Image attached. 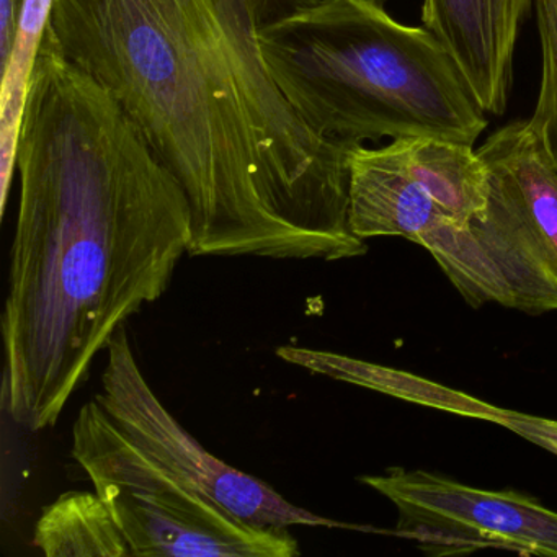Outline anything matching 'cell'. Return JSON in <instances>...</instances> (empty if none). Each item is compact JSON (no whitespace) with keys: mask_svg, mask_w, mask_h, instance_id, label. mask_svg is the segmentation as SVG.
Wrapping results in <instances>:
<instances>
[{"mask_svg":"<svg viewBox=\"0 0 557 557\" xmlns=\"http://www.w3.org/2000/svg\"><path fill=\"white\" fill-rule=\"evenodd\" d=\"M311 2H53L64 57L119 100L184 188L190 257L367 253L348 224L355 146L315 133L263 60L260 32Z\"/></svg>","mask_w":557,"mask_h":557,"instance_id":"cell-1","label":"cell"},{"mask_svg":"<svg viewBox=\"0 0 557 557\" xmlns=\"http://www.w3.org/2000/svg\"><path fill=\"white\" fill-rule=\"evenodd\" d=\"M2 312L4 407L54 426L97 355L158 301L194 239L184 188L119 100L47 28L17 149Z\"/></svg>","mask_w":557,"mask_h":557,"instance_id":"cell-2","label":"cell"},{"mask_svg":"<svg viewBox=\"0 0 557 557\" xmlns=\"http://www.w3.org/2000/svg\"><path fill=\"white\" fill-rule=\"evenodd\" d=\"M286 99L324 138L438 136L475 145L487 119L442 41L381 0H314L260 32Z\"/></svg>","mask_w":557,"mask_h":557,"instance_id":"cell-3","label":"cell"},{"mask_svg":"<svg viewBox=\"0 0 557 557\" xmlns=\"http://www.w3.org/2000/svg\"><path fill=\"white\" fill-rule=\"evenodd\" d=\"M71 455L112 511L133 557H296L288 528L240 520L156 465L96 397L73 425Z\"/></svg>","mask_w":557,"mask_h":557,"instance_id":"cell-4","label":"cell"},{"mask_svg":"<svg viewBox=\"0 0 557 557\" xmlns=\"http://www.w3.org/2000/svg\"><path fill=\"white\" fill-rule=\"evenodd\" d=\"M100 384L102 391L94 397L129 442L169 474L213 498L234 517L259 527L288 530L348 527L292 504L262 479L239 471L203 448L149 386L125 325L107 347Z\"/></svg>","mask_w":557,"mask_h":557,"instance_id":"cell-5","label":"cell"},{"mask_svg":"<svg viewBox=\"0 0 557 557\" xmlns=\"http://www.w3.org/2000/svg\"><path fill=\"white\" fill-rule=\"evenodd\" d=\"M360 482L396 507L397 533L430 556L498 547L557 557V511L528 495L475 488L423 469H387Z\"/></svg>","mask_w":557,"mask_h":557,"instance_id":"cell-6","label":"cell"},{"mask_svg":"<svg viewBox=\"0 0 557 557\" xmlns=\"http://www.w3.org/2000/svg\"><path fill=\"white\" fill-rule=\"evenodd\" d=\"M533 0H423L422 22L451 54L485 113L507 110L521 25Z\"/></svg>","mask_w":557,"mask_h":557,"instance_id":"cell-7","label":"cell"},{"mask_svg":"<svg viewBox=\"0 0 557 557\" xmlns=\"http://www.w3.org/2000/svg\"><path fill=\"white\" fill-rule=\"evenodd\" d=\"M478 152L487 165L491 187L557 273V168L530 122L497 129Z\"/></svg>","mask_w":557,"mask_h":557,"instance_id":"cell-8","label":"cell"},{"mask_svg":"<svg viewBox=\"0 0 557 557\" xmlns=\"http://www.w3.org/2000/svg\"><path fill=\"white\" fill-rule=\"evenodd\" d=\"M35 547L47 557H129L112 511L96 491L61 494L41 511L34 531Z\"/></svg>","mask_w":557,"mask_h":557,"instance_id":"cell-9","label":"cell"},{"mask_svg":"<svg viewBox=\"0 0 557 557\" xmlns=\"http://www.w3.org/2000/svg\"><path fill=\"white\" fill-rule=\"evenodd\" d=\"M54 0H25L18 21L14 47L2 70L0 87V214L5 213L14 172L17 171V149L27 107L28 90L44 44Z\"/></svg>","mask_w":557,"mask_h":557,"instance_id":"cell-10","label":"cell"},{"mask_svg":"<svg viewBox=\"0 0 557 557\" xmlns=\"http://www.w3.org/2000/svg\"><path fill=\"white\" fill-rule=\"evenodd\" d=\"M541 76L531 128L557 168V0H533Z\"/></svg>","mask_w":557,"mask_h":557,"instance_id":"cell-11","label":"cell"},{"mask_svg":"<svg viewBox=\"0 0 557 557\" xmlns=\"http://www.w3.org/2000/svg\"><path fill=\"white\" fill-rule=\"evenodd\" d=\"M488 420L557 455V420L502 409L492 410Z\"/></svg>","mask_w":557,"mask_h":557,"instance_id":"cell-12","label":"cell"},{"mask_svg":"<svg viewBox=\"0 0 557 557\" xmlns=\"http://www.w3.org/2000/svg\"><path fill=\"white\" fill-rule=\"evenodd\" d=\"M25 0H0V71L4 70L14 47Z\"/></svg>","mask_w":557,"mask_h":557,"instance_id":"cell-13","label":"cell"}]
</instances>
